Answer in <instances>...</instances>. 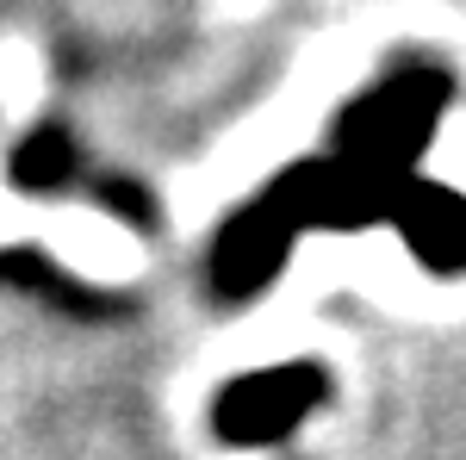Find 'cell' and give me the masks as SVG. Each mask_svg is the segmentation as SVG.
<instances>
[{
	"instance_id": "1",
	"label": "cell",
	"mask_w": 466,
	"mask_h": 460,
	"mask_svg": "<svg viewBox=\"0 0 466 460\" xmlns=\"http://www.w3.org/2000/svg\"><path fill=\"white\" fill-rule=\"evenodd\" d=\"M299 411H305L299 373H274V380H237V392L218 404V424H224L230 442H268Z\"/></svg>"
}]
</instances>
